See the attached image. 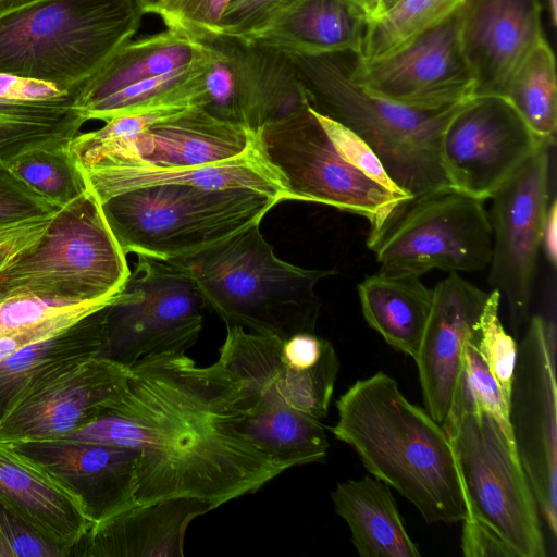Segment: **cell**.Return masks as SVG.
Instances as JSON below:
<instances>
[{"label":"cell","mask_w":557,"mask_h":557,"mask_svg":"<svg viewBox=\"0 0 557 557\" xmlns=\"http://www.w3.org/2000/svg\"><path fill=\"white\" fill-rule=\"evenodd\" d=\"M237 396L218 360L199 367L185 352L153 354L129 368L120 400L64 438L138 450L139 505L194 497L212 510L287 470L242 432Z\"/></svg>","instance_id":"obj_1"},{"label":"cell","mask_w":557,"mask_h":557,"mask_svg":"<svg viewBox=\"0 0 557 557\" xmlns=\"http://www.w3.org/2000/svg\"><path fill=\"white\" fill-rule=\"evenodd\" d=\"M336 408L334 437L352 447L366 469L408 499L426 523L468 518L446 431L403 395L394 377L377 372L356 381Z\"/></svg>","instance_id":"obj_2"},{"label":"cell","mask_w":557,"mask_h":557,"mask_svg":"<svg viewBox=\"0 0 557 557\" xmlns=\"http://www.w3.org/2000/svg\"><path fill=\"white\" fill-rule=\"evenodd\" d=\"M283 339L226 325L218 361L234 379L244 411L242 432L287 469L326 458L321 422L329 411L339 359L327 341L317 364L288 366Z\"/></svg>","instance_id":"obj_3"},{"label":"cell","mask_w":557,"mask_h":557,"mask_svg":"<svg viewBox=\"0 0 557 557\" xmlns=\"http://www.w3.org/2000/svg\"><path fill=\"white\" fill-rule=\"evenodd\" d=\"M285 52L310 108L361 137L398 188L411 198L454 188L442 163L441 141L449 120L465 102L440 110L405 107L356 83L351 75L356 54Z\"/></svg>","instance_id":"obj_4"},{"label":"cell","mask_w":557,"mask_h":557,"mask_svg":"<svg viewBox=\"0 0 557 557\" xmlns=\"http://www.w3.org/2000/svg\"><path fill=\"white\" fill-rule=\"evenodd\" d=\"M170 261L189 275L205 306L226 325L283 341L296 333H314L321 307L315 287L335 274L282 260L260 224Z\"/></svg>","instance_id":"obj_5"},{"label":"cell","mask_w":557,"mask_h":557,"mask_svg":"<svg viewBox=\"0 0 557 557\" xmlns=\"http://www.w3.org/2000/svg\"><path fill=\"white\" fill-rule=\"evenodd\" d=\"M257 136L262 154L284 180L287 200L361 215L373 233L411 198L361 137L310 107L265 124Z\"/></svg>","instance_id":"obj_6"},{"label":"cell","mask_w":557,"mask_h":557,"mask_svg":"<svg viewBox=\"0 0 557 557\" xmlns=\"http://www.w3.org/2000/svg\"><path fill=\"white\" fill-rule=\"evenodd\" d=\"M144 14L137 0H34L0 12V74L79 90Z\"/></svg>","instance_id":"obj_7"},{"label":"cell","mask_w":557,"mask_h":557,"mask_svg":"<svg viewBox=\"0 0 557 557\" xmlns=\"http://www.w3.org/2000/svg\"><path fill=\"white\" fill-rule=\"evenodd\" d=\"M278 202L244 188L160 184L113 195L100 206L125 255L172 260L260 224Z\"/></svg>","instance_id":"obj_8"},{"label":"cell","mask_w":557,"mask_h":557,"mask_svg":"<svg viewBox=\"0 0 557 557\" xmlns=\"http://www.w3.org/2000/svg\"><path fill=\"white\" fill-rule=\"evenodd\" d=\"M129 273L126 255L87 188L0 270V300L34 296L66 305L106 302Z\"/></svg>","instance_id":"obj_9"},{"label":"cell","mask_w":557,"mask_h":557,"mask_svg":"<svg viewBox=\"0 0 557 557\" xmlns=\"http://www.w3.org/2000/svg\"><path fill=\"white\" fill-rule=\"evenodd\" d=\"M258 147L257 133L197 106L160 107L113 117L77 134L69 152L81 171L115 166L174 169L216 163Z\"/></svg>","instance_id":"obj_10"},{"label":"cell","mask_w":557,"mask_h":557,"mask_svg":"<svg viewBox=\"0 0 557 557\" xmlns=\"http://www.w3.org/2000/svg\"><path fill=\"white\" fill-rule=\"evenodd\" d=\"M492 244L484 201L455 188L403 201L367 242L380 271L419 277L433 269L483 270Z\"/></svg>","instance_id":"obj_11"},{"label":"cell","mask_w":557,"mask_h":557,"mask_svg":"<svg viewBox=\"0 0 557 557\" xmlns=\"http://www.w3.org/2000/svg\"><path fill=\"white\" fill-rule=\"evenodd\" d=\"M461 478L468 518L496 532L517 557L547 555L541 515L515 447L485 411L442 425Z\"/></svg>","instance_id":"obj_12"},{"label":"cell","mask_w":557,"mask_h":557,"mask_svg":"<svg viewBox=\"0 0 557 557\" xmlns=\"http://www.w3.org/2000/svg\"><path fill=\"white\" fill-rule=\"evenodd\" d=\"M135 265L107 308L98 355L128 368L149 355L186 352L203 324L205 304L178 264L140 255Z\"/></svg>","instance_id":"obj_13"},{"label":"cell","mask_w":557,"mask_h":557,"mask_svg":"<svg viewBox=\"0 0 557 557\" xmlns=\"http://www.w3.org/2000/svg\"><path fill=\"white\" fill-rule=\"evenodd\" d=\"M556 323L530 317L518 345L508 419L519 462L553 541L557 533Z\"/></svg>","instance_id":"obj_14"},{"label":"cell","mask_w":557,"mask_h":557,"mask_svg":"<svg viewBox=\"0 0 557 557\" xmlns=\"http://www.w3.org/2000/svg\"><path fill=\"white\" fill-rule=\"evenodd\" d=\"M550 147L528 159L492 196L490 285L505 297L516 333L530 319L549 206Z\"/></svg>","instance_id":"obj_15"},{"label":"cell","mask_w":557,"mask_h":557,"mask_svg":"<svg viewBox=\"0 0 557 557\" xmlns=\"http://www.w3.org/2000/svg\"><path fill=\"white\" fill-rule=\"evenodd\" d=\"M547 146L505 97L478 96L449 120L441 157L453 187L484 201Z\"/></svg>","instance_id":"obj_16"},{"label":"cell","mask_w":557,"mask_h":557,"mask_svg":"<svg viewBox=\"0 0 557 557\" xmlns=\"http://www.w3.org/2000/svg\"><path fill=\"white\" fill-rule=\"evenodd\" d=\"M351 75L368 92L420 110H440L474 97L475 82L460 38V9L396 53L360 63Z\"/></svg>","instance_id":"obj_17"},{"label":"cell","mask_w":557,"mask_h":557,"mask_svg":"<svg viewBox=\"0 0 557 557\" xmlns=\"http://www.w3.org/2000/svg\"><path fill=\"white\" fill-rule=\"evenodd\" d=\"M129 368L94 356L24 397L1 421L0 442L64 438L121 399Z\"/></svg>","instance_id":"obj_18"},{"label":"cell","mask_w":557,"mask_h":557,"mask_svg":"<svg viewBox=\"0 0 557 557\" xmlns=\"http://www.w3.org/2000/svg\"><path fill=\"white\" fill-rule=\"evenodd\" d=\"M8 444L71 493L92 524L137 505L136 449L72 438Z\"/></svg>","instance_id":"obj_19"},{"label":"cell","mask_w":557,"mask_h":557,"mask_svg":"<svg viewBox=\"0 0 557 557\" xmlns=\"http://www.w3.org/2000/svg\"><path fill=\"white\" fill-rule=\"evenodd\" d=\"M542 0H466L460 38L475 82L474 97H505L508 85L544 38Z\"/></svg>","instance_id":"obj_20"},{"label":"cell","mask_w":557,"mask_h":557,"mask_svg":"<svg viewBox=\"0 0 557 557\" xmlns=\"http://www.w3.org/2000/svg\"><path fill=\"white\" fill-rule=\"evenodd\" d=\"M488 293L450 273L433 288L429 319L416 359L424 406L444 423L462 362L465 344L478 323Z\"/></svg>","instance_id":"obj_21"},{"label":"cell","mask_w":557,"mask_h":557,"mask_svg":"<svg viewBox=\"0 0 557 557\" xmlns=\"http://www.w3.org/2000/svg\"><path fill=\"white\" fill-rule=\"evenodd\" d=\"M78 90L0 74V162L40 148L69 147L86 117Z\"/></svg>","instance_id":"obj_22"},{"label":"cell","mask_w":557,"mask_h":557,"mask_svg":"<svg viewBox=\"0 0 557 557\" xmlns=\"http://www.w3.org/2000/svg\"><path fill=\"white\" fill-rule=\"evenodd\" d=\"M0 507L70 554L92 527L71 493L39 466L2 442Z\"/></svg>","instance_id":"obj_23"},{"label":"cell","mask_w":557,"mask_h":557,"mask_svg":"<svg viewBox=\"0 0 557 557\" xmlns=\"http://www.w3.org/2000/svg\"><path fill=\"white\" fill-rule=\"evenodd\" d=\"M211 508L194 497H172L135 505L92 524L77 545L87 557H183L193 519Z\"/></svg>","instance_id":"obj_24"},{"label":"cell","mask_w":557,"mask_h":557,"mask_svg":"<svg viewBox=\"0 0 557 557\" xmlns=\"http://www.w3.org/2000/svg\"><path fill=\"white\" fill-rule=\"evenodd\" d=\"M88 190L99 202L125 190L160 185L182 184L210 189L244 188L287 200L283 177L262 154L253 150L234 159L174 169L115 166L82 173Z\"/></svg>","instance_id":"obj_25"},{"label":"cell","mask_w":557,"mask_h":557,"mask_svg":"<svg viewBox=\"0 0 557 557\" xmlns=\"http://www.w3.org/2000/svg\"><path fill=\"white\" fill-rule=\"evenodd\" d=\"M110 304L0 361V423L28 394L100 354Z\"/></svg>","instance_id":"obj_26"},{"label":"cell","mask_w":557,"mask_h":557,"mask_svg":"<svg viewBox=\"0 0 557 557\" xmlns=\"http://www.w3.org/2000/svg\"><path fill=\"white\" fill-rule=\"evenodd\" d=\"M195 38L206 48L200 108L258 133L264 119L251 40L219 33Z\"/></svg>","instance_id":"obj_27"},{"label":"cell","mask_w":557,"mask_h":557,"mask_svg":"<svg viewBox=\"0 0 557 557\" xmlns=\"http://www.w3.org/2000/svg\"><path fill=\"white\" fill-rule=\"evenodd\" d=\"M366 26L346 0H299L247 39L285 51L359 55Z\"/></svg>","instance_id":"obj_28"},{"label":"cell","mask_w":557,"mask_h":557,"mask_svg":"<svg viewBox=\"0 0 557 557\" xmlns=\"http://www.w3.org/2000/svg\"><path fill=\"white\" fill-rule=\"evenodd\" d=\"M195 37L172 28L123 45L78 90L76 108H87L139 82L182 70L205 57Z\"/></svg>","instance_id":"obj_29"},{"label":"cell","mask_w":557,"mask_h":557,"mask_svg":"<svg viewBox=\"0 0 557 557\" xmlns=\"http://www.w3.org/2000/svg\"><path fill=\"white\" fill-rule=\"evenodd\" d=\"M331 498L361 557H420L386 483L370 475L350 479L338 483Z\"/></svg>","instance_id":"obj_30"},{"label":"cell","mask_w":557,"mask_h":557,"mask_svg":"<svg viewBox=\"0 0 557 557\" xmlns=\"http://www.w3.org/2000/svg\"><path fill=\"white\" fill-rule=\"evenodd\" d=\"M364 320L385 342L414 360L431 311L433 289L419 276L379 271L358 285Z\"/></svg>","instance_id":"obj_31"},{"label":"cell","mask_w":557,"mask_h":557,"mask_svg":"<svg viewBox=\"0 0 557 557\" xmlns=\"http://www.w3.org/2000/svg\"><path fill=\"white\" fill-rule=\"evenodd\" d=\"M505 98L547 145L556 141L557 76L554 52L545 37L512 76Z\"/></svg>","instance_id":"obj_32"},{"label":"cell","mask_w":557,"mask_h":557,"mask_svg":"<svg viewBox=\"0 0 557 557\" xmlns=\"http://www.w3.org/2000/svg\"><path fill=\"white\" fill-rule=\"evenodd\" d=\"M465 1L399 0L377 20L367 23L357 60L371 63L396 53L458 11Z\"/></svg>","instance_id":"obj_33"},{"label":"cell","mask_w":557,"mask_h":557,"mask_svg":"<svg viewBox=\"0 0 557 557\" xmlns=\"http://www.w3.org/2000/svg\"><path fill=\"white\" fill-rule=\"evenodd\" d=\"M475 324L462 352V362L444 424L455 422L463 413H490L515 447L508 419V404L478 347Z\"/></svg>","instance_id":"obj_34"},{"label":"cell","mask_w":557,"mask_h":557,"mask_svg":"<svg viewBox=\"0 0 557 557\" xmlns=\"http://www.w3.org/2000/svg\"><path fill=\"white\" fill-rule=\"evenodd\" d=\"M5 164L34 191L60 208L87 190L69 147L33 149Z\"/></svg>","instance_id":"obj_35"},{"label":"cell","mask_w":557,"mask_h":557,"mask_svg":"<svg viewBox=\"0 0 557 557\" xmlns=\"http://www.w3.org/2000/svg\"><path fill=\"white\" fill-rule=\"evenodd\" d=\"M251 42L258 65L264 125L310 107L306 90L288 54L272 46L252 40Z\"/></svg>","instance_id":"obj_36"},{"label":"cell","mask_w":557,"mask_h":557,"mask_svg":"<svg viewBox=\"0 0 557 557\" xmlns=\"http://www.w3.org/2000/svg\"><path fill=\"white\" fill-rule=\"evenodd\" d=\"M500 299L498 290L493 289L488 293L476 323L479 332L478 347L509 407L518 345L515 338L505 331L500 322Z\"/></svg>","instance_id":"obj_37"},{"label":"cell","mask_w":557,"mask_h":557,"mask_svg":"<svg viewBox=\"0 0 557 557\" xmlns=\"http://www.w3.org/2000/svg\"><path fill=\"white\" fill-rule=\"evenodd\" d=\"M60 209L0 162V225L52 216Z\"/></svg>","instance_id":"obj_38"},{"label":"cell","mask_w":557,"mask_h":557,"mask_svg":"<svg viewBox=\"0 0 557 557\" xmlns=\"http://www.w3.org/2000/svg\"><path fill=\"white\" fill-rule=\"evenodd\" d=\"M230 0H165L159 15L168 28L193 37L219 33Z\"/></svg>","instance_id":"obj_39"},{"label":"cell","mask_w":557,"mask_h":557,"mask_svg":"<svg viewBox=\"0 0 557 557\" xmlns=\"http://www.w3.org/2000/svg\"><path fill=\"white\" fill-rule=\"evenodd\" d=\"M299 0H230L219 34L249 38Z\"/></svg>","instance_id":"obj_40"},{"label":"cell","mask_w":557,"mask_h":557,"mask_svg":"<svg viewBox=\"0 0 557 557\" xmlns=\"http://www.w3.org/2000/svg\"><path fill=\"white\" fill-rule=\"evenodd\" d=\"M106 302L92 305H66L34 296L7 298L0 300V335L51 317Z\"/></svg>","instance_id":"obj_41"},{"label":"cell","mask_w":557,"mask_h":557,"mask_svg":"<svg viewBox=\"0 0 557 557\" xmlns=\"http://www.w3.org/2000/svg\"><path fill=\"white\" fill-rule=\"evenodd\" d=\"M111 301L62 313L1 334L0 361L9 358L10 356H12L16 351L28 345H32L36 342H39L44 338L53 335L54 333L65 329L75 321L79 320L84 315L107 306Z\"/></svg>","instance_id":"obj_42"},{"label":"cell","mask_w":557,"mask_h":557,"mask_svg":"<svg viewBox=\"0 0 557 557\" xmlns=\"http://www.w3.org/2000/svg\"><path fill=\"white\" fill-rule=\"evenodd\" d=\"M461 549L467 557H517L492 529L473 518L462 521Z\"/></svg>","instance_id":"obj_43"},{"label":"cell","mask_w":557,"mask_h":557,"mask_svg":"<svg viewBox=\"0 0 557 557\" xmlns=\"http://www.w3.org/2000/svg\"><path fill=\"white\" fill-rule=\"evenodd\" d=\"M326 342L315 333H296L283 341L282 357L293 368L309 369L319 362Z\"/></svg>","instance_id":"obj_44"},{"label":"cell","mask_w":557,"mask_h":557,"mask_svg":"<svg viewBox=\"0 0 557 557\" xmlns=\"http://www.w3.org/2000/svg\"><path fill=\"white\" fill-rule=\"evenodd\" d=\"M542 249L552 268L557 263V202L554 198L548 206L543 234Z\"/></svg>","instance_id":"obj_45"},{"label":"cell","mask_w":557,"mask_h":557,"mask_svg":"<svg viewBox=\"0 0 557 557\" xmlns=\"http://www.w3.org/2000/svg\"><path fill=\"white\" fill-rule=\"evenodd\" d=\"M52 218V216H51ZM51 218L45 220L35 227L0 243V270L26 245L37 238L47 227Z\"/></svg>","instance_id":"obj_46"},{"label":"cell","mask_w":557,"mask_h":557,"mask_svg":"<svg viewBox=\"0 0 557 557\" xmlns=\"http://www.w3.org/2000/svg\"><path fill=\"white\" fill-rule=\"evenodd\" d=\"M366 20L367 23L377 20L383 13L382 0H346Z\"/></svg>","instance_id":"obj_47"},{"label":"cell","mask_w":557,"mask_h":557,"mask_svg":"<svg viewBox=\"0 0 557 557\" xmlns=\"http://www.w3.org/2000/svg\"><path fill=\"white\" fill-rule=\"evenodd\" d=\"M49 218H51V216L25 221V222H21V223L0 225V243H3L12 237H15V236L35 227L36 225L40 224L41 222H44L45 220H47Z\"/></svg>","instance_id":"obj_48"},{"label":"cell","mask_w":557,"mask_h":557,"mask_svg":"<svg viewBox=\"0 0 557 557\" xmlns=\"http://www.w3.org/2000/svg\"><path fill=\"white\" fill-rule=\"evenodd\" d=\"M552 27L557 23V0H542Z\"/></svg>","instance_id":"obj_49"},{"label":"cell","mask_w":557,"mask_h":557,"mask_svg":"<svg viewBox=\"0 0 557 557\" xmlns=\"http://www.w3.org/2000/svg\"><path fill=\"white\" fill-rule=\"evenodd\" d=\"M145 13L158 14L165 0H137Z\"/></svg>","instance_id":"obj_50"},{"label":"cell","mask_w":557,"mask_h":557,"mask_svg":"<svg viewBox=\"0 0 557 557\" xmlns=\"http://www.w3.org/2000/svg\"><path fill=\"white\" fill-rule=\"evenodd\" d=\"M34 0H0V12L12 10Z\"/></svg>","instance_id":"obj_51"},{"label":"cell","mask_w":557,"mask_h":557,"mask_svg":"<svg viewBox=\"0 0 557 557\" xmlns=\"http://www.w3.org/2000/svg\"><path fill=\"white\" fill-rule=\"evenodd\" d=\"M0 557H10V552H9L8 545L5 543L3 533H2L1 524H0Z\"/></svg>","instance_id":"obj_52"},{"label":"cell","mask_w":557,"mask_h":557,"mask_svg":"<svg viewBox=\"0 0 557 557\" xmlns=\"http://www.w3.org/2000/svg\"><path fill=\"white\" fill-rule=\"evenodd\" d=\"M399 0H382L384 12L391 9Z\"/></svg>","instance_id":"obj_53"}]
</instances>
